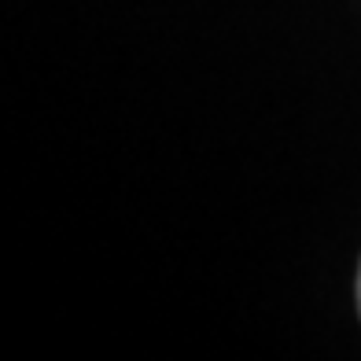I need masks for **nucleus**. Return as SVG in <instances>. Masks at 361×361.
Listing matches in <instances>:
<instances>
[{"label":"nucleus","mask_w":361,"mask_h":361,"mask_svg":"<svg viewBox=\"0 0 361 361\" xmlns=\"http://www.w3.org/2000/svg\"><path fill=\"white\" fill-rule=\"evenodd\" d=\"M357 314H361V266H357Z\"/></svg>","instance_id":"f257e3e1"}]
</instances>
